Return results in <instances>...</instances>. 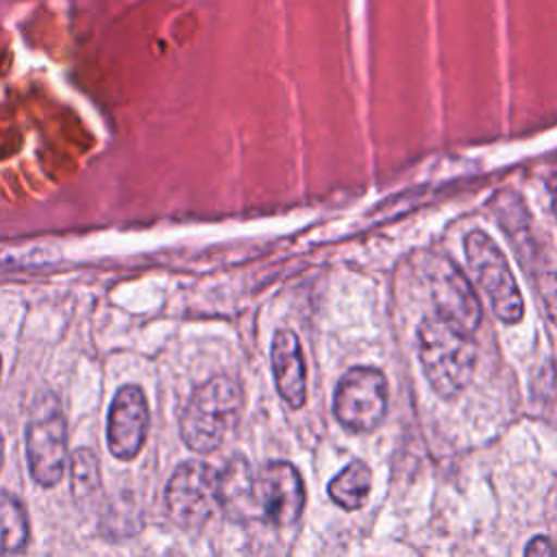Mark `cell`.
I'll return each instance as SVG.
<instances>
[{"mask_svg": "<svg viewBox=\"0 0 557 557\" xmlns=\"http://www.w3.org/2000/svg\"><path fill=\"white\" fill-rule=\"evenodd\" d=\"M418 355L431 387L442 398H455L466 389L476 366V344L437 313L418 329Z\"/></svg>", "mask_w": 557, "mask_h": 557, "instance_id": "obj_1", "label": "cell"}, {"mask_svg": "<svg viewBox=\"0 0 557 557\" xmlns=\"http://www.w3.org/2000/svg\"><path fill=\"white\" fill-rule=\"evenodd\" d=\"M242 387L228 376H213L189 398L181 418V437L196 453L215 450L242 413Z\"/></svg>", "mask_w": 557, "mask_h": 557, "instance_id": "obj_2", "label": "cell"}, {"mask_svg": "<svg viewBox=\"0 0 557 557\" xmlns=\"http://www.w3.org/2000/svg\"><path fill=\"white\" fill-rule=\"evenodd\" d=\"M26 457L33 479L52 487L63 479L67 466V420L54 394H44L26 424Z\"/></svg>", "mask_w": 557, "mask_h": 557, "instance_id": "obj_3", "label": "cell"}, {"mask_svg": "<svg viewBox=\"0 0 557 557\" xmlns=\"http://www.w3.org/2000/svg\"><path fill=\"white\" fill-rule=\"evenodd\" d=\"M463 246L468 265L494 313L507 324L520 322L524 315V300L500 248L483 231L468 233Z\"/></svg>", "mask_w": 557, "mask_h": 557, "instance_id": "obj_4", "label": "cell"}, {"mask_svg": "<svg viewBox=\"0 0 557 557\" xmlns=\"http://www.w3.org/2000/svg\"><path fill=\"white\" fill-rule=\"evenodd\" d=\"M387 409V381L381 370L359 366L350 368L337 389L333 411L339 424L352 433L376 429Z\"/></svg>", "mask_w": 557, "mask_h": 557, "instance_id": "obj_5", "label": "cell"}, {"mask_svg": "<svg viewBox=\"0 0 557 557\" xmlns=\"http://www.w3.org/2000/svg\"><path fill=\"white\" fill-rule=\"evenodd\" d=\"M165 505L178 527H202L220 505L218 472L202 461L181 463L168 481Z\"/></svg>", "mask_w": 557, "mask_h": 557, "instance_id": "obj_6", "label": "cell"}, {"mask_svg": "<svg viewBox=\"0 0 557 557\" xmlns=\"http://www.w3.org/2000/svg\"><path fill=\"white\" fill-rule=\"evenodd\" d=\"M255 505L259 518L272 524H292L305 507V487L298 470L287 461H272L255 476Z\"/></svg>", "mask_w": 557, "mask_h": 557, "instance_id": "obj_7", "label": "cell"}, {"mask_svg": "<svg viewBox=\"0 0 557 557\" xmlns=\"http://www.w3.org/2000/svg\"><path fill=\"white\" fill-rule=\"evenodd\" d=\"M148 403L137 385L117 389L107 422V444L113 457L133 459L141 450L148 433Z\"/></svg>", "mask_w": 557, "mask_h": 557, "instance_id": "obj_8", "label": "cell"}, {"mask_svg": "<svg viewBox=\"0 0 557 557\" xmlns=\"http://www.w3.org/2000/svg\"><path fill=\"white\" fill-rule=\"evenodd\" d=\"M433 270V298L437 305V315L472 335L481 322V307L470 283L448 261Z\"/></svg>", "mask_w": 557, "mask_h": 557, "instance_id": "obj_9", "label": "cell"}, {"mask_svg": "<svg viewBox=\"0 0 557 557\" xmlns=\"http://www.w3.org/2000/svg\"><path fill=\"white\" fill-rule=\"evenodd\" d=\"M270 361L274 372V383L281 398L298 409L307 398V368L302 359V348L292 331H276L270 348Z\"/></svg>", "mask_w": 557, "mask_h": 557, "instance_id": "obj_10", "label": "cell"}, {"mask_svg": "<svg viewBox=\"0 0 557 557\" xmlns=\"http://www.w3.org/2000/svg\"><path fill=\"white\" fill-rule=\"evenodd\" d=\"M220 507L228 516H259L255 505V476L244 457H233L222 472H218Z\"/></svg>", "mask_w": 557, "mask_h": 557, "instance_id": "obj_11", "label": "cell"}, {"mask_svg": "<svg viewBox=\"0 0 557 557\" xmlns=\"http://www.w3.org/2000/svg\"><path fill=\"white\" fill-rule=\"evenodd\" d=\"M372 472L368 463L352 461L329 483V496L344 509H357L368 498Z\"/></svg>", "mask_w": 557, "mask_h": 557, "instance_id": "obj_12", "label": "cell"}, {"mask_svg": "<svg viewBox=\"0 0 557 557\" xmlns=\"http://www.w3.org/2000/svg\"><path fill=\"white\" fill-rule=\"evenodd\" d=\"M28 544V518L22 503L0 492V555L22 553Z\"/></svg>", "mask_w": 557, "mask_h": 557, "instance_id": "obj_13", "label": "cell"}, {"mask_svg": "<svg viewBox=\"0 0 557 557\" xmlns=\"http://www.w3.org/2000/svg\"><path fill=\"white\" fill-rule=\"evenodd\" d=\"M70 474H72V494H74L76 500L89 498L102 485L98 457L89 448H76L72 453Z\"/></svg>", "mask_w": 557, "mask_h": 557, "instance_id": "obj_14", "label": "cell"}, {"mask_svg": "<svg viewBox=\"0 0 557 557\" xmlns=\"http://www.w3.org/2000/svg\"><path fill=\"white\" fill-rule=\"evenodd\" d=\"M540 292H542V298L546 302V311L550 315V320L557 324V276H544L540 281Z\"/></svg>", "mask_w": 557, "mask_h": 557, "instance_id": "obj_15", "label": "cell"}, {"mask_svg": "<svg viewBox=\"0 0 557 557\" xmlns=\"http://www.w3.org/2000/svg\"><path fill=\"white\" fill-rule=\"evenodd\" d=\"M524 557H557V546L550 537L546 535H535L527 548H524Z\"/></svg>", "mask_w": 557, "mask_h": 557, "instance_id": "obj_16", "label": "cell"}, {"mask_svg": "<svg viewBox=\"0 0 557 557\" xmlns=\"http://www.w3.org/2000/svg\"><path fill=\"white\" fill-rule=\"evenodd\" d=\"M548 189H550V198H553V213H555V220H557V176H553Z\"/></svg>", "mask_w": 557, "mask_h": 557, "instance_id": "obj_17", "label": "cell"}, {"mask_svg": "<svg viewBox=\"0 0 557 557\" xmlns=\"http://www.w3.org/2000/svg\"><path fill=\"white\" fill-rule=\"evenodd\" d=\"M2 461H4V442H2V435H0V468H2Z\"/></svg>", "mask_w": 557, "mask_h": 557, "instance_id": "obj_18", "label": "cell"}, {"mask_svg": "<svg viewBox=\"0 0 557 557\" xmlns=\"http://www.w3.org/2000/svg\"><path fill=\"white\" fill-rule=\"evenodd\" d=\"M0 374H2V359H0Z\"/></svg>", "mask_w": 557, "mask_h": 557, "instance_id": "obj_19", "label": "cell"}]
</instances>
